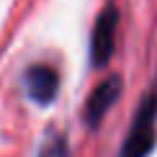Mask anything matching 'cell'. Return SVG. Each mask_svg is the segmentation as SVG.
Here are the masks:
<instances>
[{
	"mask_svg": "<svg viewBox=\"0 0 157 157\" xmlns=\"http://www.w3.org/2000/svg\"><path fill=\"white\" fill-rule=\"evenodd\" d=\"M23 88H26V93H29V98L34 103L49 106L57 98V90H59V75L49 64H34L23 75Z\"/></svg>",
	"mask_w": 157,
	"mask_h": 157,
	"instance_id": "3957f363",
	"label": "cell"
},
{
	"mask_svg": "<svg viewBox=\"0 0 157 157\" xmlns=\"http://www.w3.org/2000/svg\"><path fill=\"white\" fill-rule=\"evenodd\" d=\"M36 157H70V147H67V139L62 134H49L47 142L41 144Z\"/></svg>",
	"mask_w": 157,
	"mask_h": 157,
	"instance_id": "5b68a950",
	"label": "cell"
},
{
	"mask_svg": "<svg viewBox=\"0 0 157 157\" xmlns=\"http://www.w3.org/2000/svg\"><path fill=\"white\" fill-rule=\"evenodd\" d=\"M155 121H157V93L144 95V101L136 108V116L132 121V129H129L126 139H124L121 147V157H147L155 147Z\"/></svg>",
	"mask_w": 157,
	"mask_h": 157,
	"instance_id": "6da1fadb",
	"label": "cell"
},
{
	"mask_svg": "<svg viewBox=\"0 0 157 157\" xmlns=\"http://www.w3.org/2000/svg\"><path fill=\"white\" fill-rule=\"evenodd\" d=\"M119 93H121V77L119 75H111L103 82H98L95 90L85 101V124L88 126H98L103 121V116L108 113V108L116 103Z\"/></svg>",
	"mask_w": 157,
	"mask_h": 157,
	"instance_id": "277c9868",
	"label": "cell"
},
{
	"mask_svg": "<svg viewBox=\"0 0 157 157\" xmlns=\"http://www.w3.org/2000/svg\"><path fill=\"white\" fill-rule=\"evenodd\" d=\"M116 29H119V8L106 5L101 10V16L95 18L93 34H90V62L95 67L108 64L111 54H113V44H116Z\"/></svg>",
	"mask_w": 157,
	"mask_h": 157,
	"instance_id": "7a4b0ae2",
	"label": "cell"
}]
</instances>
